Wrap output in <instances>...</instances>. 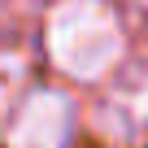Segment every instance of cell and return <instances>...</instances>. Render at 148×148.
I'll return each instance as SVG.
<instances>
[{"label":"cell","instance_id":"2","mask_svg":"<svg viewBox=\"0 0 148 148\" xmlns=\"http://www.w3.org/2000/svg\"><path fill=\"white\" fill-rule=\"evenodd\" d=\"M70 144V100L61 92H31L9 126V148H65Z\"/></svg>","mask_w":148,"mask_h":148},{"label":"cell","instance_id":"3","mask_svg":"<svg viewBox=\"0 0 148 148\" xmlns=\"http://www.w3.org/2000/svg\"><path fill=\"white\" fill-rule=\"evenodd\" d=\"M139 5H148V0H139Z\"/></svg>","mask_w":148,"mask_h":148},{"label":"cell","instance_id":"1","mask_svg":"<svg viewBox=\"0 0 148 148\" xmlns=\"http://www.w3.org/2000/svg\"><path fill=\"white\" fill-rule=\"evenodd\" d=\"M44 39H48L52 65L65 70L70 79H83V83L109 74L126 52L122 26H118L113 9L100 5V0H61V5H52Z\"/></svg>","mask_w":148,"mask_h":148}]
</instances>
